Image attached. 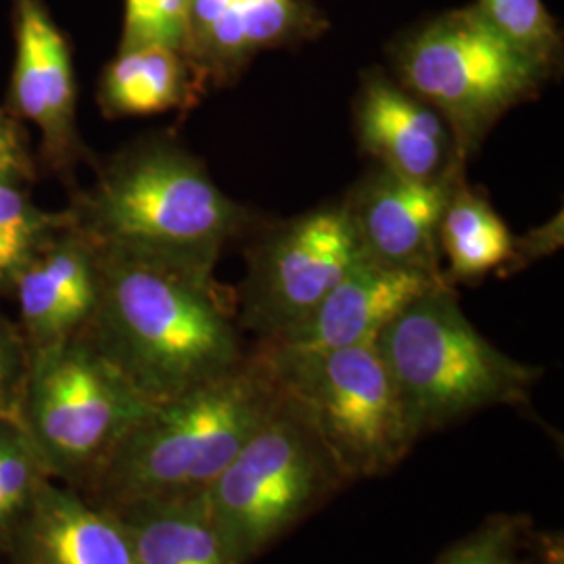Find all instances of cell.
Instances as JSON below:
<instances>
[{
    "instance_id": "6da1fadb",
    "label": "cell",
    "mask_w": 564,
    "mask_h": 564,
    "mask_svg": "<svg viewBox=\"0 0 564 564\" xmlns=\"http://www.w3.org/2000/svg\"><path fill=\"white\" fill-rule=\"evenodd\" d=\"M99 295L82 330L147 402L209 383L249 356L216 263L97 245Z\"/></svg>"
},
{
    "instance_id": "7a4b0ae2",
    "label": "cell",
    "mask_w": 564,
    "mask_h": 564,
    "mask_svg": "<svg viewBox=\"0 0 564 564\" xmlns=\"http://www.w3.org/2000/svg\"><path fill=\"white\" fill-rule=\"evenodd\" d=\"M281 398L260 351L153 403L93 473L105 510L202 500Z\"/></svg>"
},
{
    "instance_id": "3957f363",
    "label": "cell",
    "mask_w": 564,
    "mask_h": 564,
    "mask_svg": "<svg viewBox=\"0 0 564 564\" xmlns=\"http://www.w3.org/2000/svg\"><path fill=\"white\" fill-rule=\"evenodd\" d=\"M69 212L97 245H121L216 263L251 224L205 163L167 139L132 144L105 163Z\"/></svg>"
},
{
    "instance_id": "277c9868",
    "label": "cell",
    "mask_w": 564,
    "mask_h": 564,
    "mask_svg": "<svg viewBox=\"0 0 564 564\" xmlns=\"http://www.w3.org/2000/svg\"><path fill=\"white\" fill-rule=\"evenodd\" d=\"M412 437L485 408L527 402L540 368L519 362L464 316L452 284L408 305L377 337Z\"/></svg>"
},
{
    "instance_id": "5b68a950",
    "label": "cell",
    "mask_w": 564,
    "mask_h": 564,
    "mask_svg": "<svg viewBox=\"0 0 564 564\" xmlns=\"http://www.w3.org/2000/svg\"><path fill=\"white\" fill-rule=\"evenodd\" d=\"M389 57L391 76L444 116L466 162L510 109L535 99L552 78L475 4L405 30Z\"/></svg>"
},
{
    "instance_id": "8992f818",
    "label": "cell",
    "mask_w": 564,
    "mask_h": 564,
    "mask_svg": "<svg viewBox=\"0 0 564 564\" xmlns=\"http://www.w3.org/2000/svg\"><path fill=\"white\" fill-rule=\"evenodd\" d=\"M347 484L314 426L281 398L203 498L235 564L251 563Z\"/></svg>"
},
{
    "instance_id": "52a82bcc",
    "label": "cell",
    "mask_w": 564,
    "mask_h": 564,
    "mask_svg": "<svg viewBox=\"0 0 564 564\" xmlns=\"http://www.w3.org/2000/svg\"><path fill=\"white\" fill-rule=\"evenodd\" d=\"M258 351L347 481L389 473L416 444L377 343L326 351L260 343Z\"/></svg>"
},
{
    "instance_id": "ba28073f",
    "label": "cell",
    "mask_w": 564,
    "mask_h": 564,
    "mask_svg": "<svg viewBox=\"0 0 564 564\" xmlns=\"http://www.w3.org/2000/svg\"><path fill=\"white\" fill-rule=\"evenodd\" d=\"M151 405L84 333L30 351L21 426L44 463L95 470Z\"/></svg>"
},
{
    "instance_id": "9c48e42d",
    "label": "cell",
    "mask_w": 564,
    "mask_h": 564,
    "mask_svg": "<svg viewBox=\"0 0 564 564\" xmlns=\"http://www.w3.org/2000/svg\"><path fill=\"white\" fill-rule=\"evenodd\" d=\"M364 256L343 202L272 226L249 251L239 291V326L258 333L260 343L281 339L323 303Z\"/></svg>"
},
{
    "instance_id": "30bf717a",
    "label": "cell",
    "mask_w": 564,
    "mask_h": 564,
    "mask_svg": "<svg viewBox=\"0 0 564 564\" xmlns=\"http://www.w3.org/2000/svg\"><path fill=\"white\" fill-rule=\"evenodd\" d=\"M328 25L312 0H193L182 53L205 93L239 80L260 53L316 41Z\"/></svg>"
},
{
    "instance_id": "8fae6325",
    "label": "cell",
    "mask_w": 564,
    "mask_h": 564,
    "mask_svg": "<svg viewBox=\"0 0 564 564\" xmlns=\"http://www.w3.org/2000/svg\"><path fill=\"white\" fill-rule=\"evenodd\" d=\"M466 163L433 181H412L375 165L345 197L364 253L377 262L442 272L440 224Z\"/></svg>"
},
{
    "instance_id": "7c38bea8",
    "label": "cell",
    "mask_w": 564,
    "mask_h": 564,
    "mask_svg": "<svg viewBox=\"0 0 564 564\" xmlns=\"http://www.w3.org/2000/svg\"><path fill=\"white\" fill-rule=\"evenodd\" d=\"M11 2L15 23V65L11 76L13 113L39 128L46 162L55 167H67L80 149L69 44L44 0Z\"/></svg>"
},
{
    "instance_id": "4fadbf2b",
    "label": "cell",
    "mask_w": 564,
    "mask_h": 564,
    "mask_svg": "<svg viewBox=\"0 0 564 564\" xmlns=\"http://www.w3.org/2000/svg\"><path fill=\"white\" fill-rule=\"evenodd\" d=\"M354 130L375 165L403 178L433 181L466 163L444 116L381 67L366 69L360 78Z\"/></svg>"
},
{
    "instance_id": "5bb4252c",
    "label": "cell",
    "mask_w": 564,
    "mask_h": 564,
    "mask_svg": "<svg viewBox=\"0 0 564 564\" xmlns=\"http://www.w3.org/2000/svg\"><path fill=\"white\" fill-rule=\"evenodd\" d=\"M442 284H449L442 272L389 265L364 256L295 330L263 345L326 351L377 343L387 324Z\"/></svg>"
},
{
    "instance_id": "9a60e30c",
    "label": "cell",
    "mask_w": 564,
    "mask_h": 564,
    "mask_svg": "<svg viewBox=\"0 0 564 564\" xmlns=\"http://www.w3.org/2000/svg\"><path fill=\"white\" fill-rule=\"evenodd\" d=\"M13 291L30 351L80 335L99 295V249L72 220L42 245Z\"/></svg>"
},
{
    "instance_id": "2e32d148",
    "label": "cell",
    "mask_w": 564,
    "mask_h": 564,
    "mask_svg": "<svg viewBox=\"0 0 564 564\" xmlns=\"http://www.w3.org/2000/svg\"><path fill=\"white\" fill-rule=\"evenodd\" d=\"M28 514L34 564H137L126 527L101 506L42 485Z\"/></svg>"
},
{
    "instance_id": "e0dca14e",
    "label": "cell",
    "mask_w": 564,
    "mask_h": 564,
    "mask_svg": "<svg viewBox=\"0 0 564 564\" xmlns=\"http://www.w3.org/2000/svg\"><path fill=\"white\" fill-rule=\"evenodd\" d=\"M202 95L184 53L163 44L120 48L102 69L99 84V105L109 118L188 109Z\"/></svg>"
},
{
    "instance_id": "ac0fdd59",
    "label": "cell",
    "mask_w": 564,
    "mask_h": 564,
    "mask_svg": "<svg viewBox=\"0 0 564 564\" xmlns=\"http://www.w3.org/2000/svg\"><path fill=\"white\" fill-rule=\"evenodd\" d=\"M111 512V510H109ZM137 564H235L202 500L121 508Z\"/></svg>"
},
{
    "instance_id": "d6986e66",
    "label": "cell",
    "mask_w": 564,
    "mask_h": 564,
    "mask_svg": "<svg viewBox=\"0 0 564 564\" xmlns=\"http://www.w3.org/2000/svg\"><path fill=\"white\" fill-rule=\"evenodd\" d=\"M514 235L481 193L466 178L458 182L445 205L440 224V251L445 262L444 279L456 282L484 279L491 270H505L512 258Z\"/></svg>"
},
{
    "instance_id": "ffe728a7",
    "label": "cell",
    "mask_w": 564,
    "mask_h": 564,
    "mask_svg": "<svg viewBox=\"0 0 564 564\" xmlns=\"http://www.w3.org/2000/svg\"><path fill=\"white\" fill-rule=\"evenodd\" d=\"M25 182L0 181V293L11 291L23 268L65 224L69 212L48 214L32 202Z\"/></svg>"
},
{
    "instance_id": "44dd1931",
    "label": "cell",
    "mask_w": 564,
    "mask_h": 564,
    "mask_svg": "<svg viewBox=\"0 0 564 564\" xmlns=\"http://www.w3.org/2000/svg\"><path fill=\"white\" fill-rule=\"evenodd\" d=\"M485 20L527 57L554 76L563 61V34L544 0H475Z\"/></svg>"
},
{
    "instance_id": "7402d4cb",
    "label": "cell",
    "mask_w": 564,
    "mask_h": 564,
    "mask_svg": "<svg viewBox=\"0 0 564 564\" xmlns=\"http://www.w3.org/2000/svg\"><path fill=\"white\" fill-rule=\"evenodd\" d=\"M193 0H126L120 48L163 44L184 48Z\"/></svg>"
},
{
    "instance_id": "603a6c76",
    "label": "cell",
    "mask_w": 564,
    "mask_h": 564,
    "mask_svg": "<svg viewBox=\"0 0 564 564\" xmlns=\"http://www.w3.org/2000/svg\"><path fill=\"white\" fill-rule=\"evenodd\" d=\"M517 519H494L445 552L437 564H521L517 554Z\"/></svg>"
},
{
    "instance_id": "cb8c5ba5",
    "label": "cell",
    "mask_w": 564,
    "mask_h": 564,
    "mask_svg": "<svg viewBox=\"0 0 564 564\" xmlns=\"http://www.w3.org/2000/svg\"><path fill=\"white\" fill-rule=\"evenodd\" d=\"M30 372V347L15 326L0 318V423H21Z\"/></svg>"
},
{
    "instance_id": "d4e9b609",
    "label": "cell",
    "mask_w": 564,
    "mask_h": 564,
    "mask_svg": "<svg viewBox=\"0 0 564 564\" xmlns=\"http://www.w3.org/2000/svg\"><path fill=\"white\" fill-rule=\"evenodd\" d=\"M563 212H558L550 223L529 230L521 239L514 237L512 258H510V262L506 263L505 270L500 274L505 276L510 272H517V270L524 268L527 263L538 262L545 256L556 253L563 247Z\"/></svg>"
},
{
    "instance_id": "484cf974",
    "label": "cell",
    "mask_w": 564,
    "mask_h": 564,
    "mask_svg": "<svg viewBox=\"0 0 564 564\" xmlns=\"http://www.w3.org/2000/svg\"><path fill=\"white\" fill-rule=\"evenodd\" d=\"M32 174V160L21 137L20 126L0 109V181H30Z\"/></svg>"
},
{
    "instance_id": "4316f807",
    "label": "cell",
    "mask_w": 564,
    "mask_h": 564,
    "mask_svg": "<svg viewBox=\"0 0 564 564\" xmlns=\"http://www.w3.org/2000/svg\"><path fill=\"white\" fill-rule=\"evenodd\" d=\"M0 527H4V521H2V517H0Z\"/></svg>"
}]
</instances>
